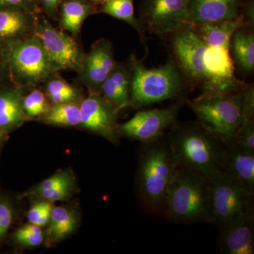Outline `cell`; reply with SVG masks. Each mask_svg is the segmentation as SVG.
Masks as SVG:
<instances>
[{
    "mask_svg": "<svg viewBox=\"0 0 254 254\" xmlns=\"http://www.w3.org/2000/svg\"><path fill=\"white\" fill-rule=\"evenodd\" d=\"M245 24L243 14L220 22L191 26L204 41L206 83L202 93H226L240 91L245 86L235 75L230 54V40L234 32Z\"/></svg>",
    "mask_w": 254,
    "mask_h": 254,
    "instance_id": "cell-1",
    "label": "cell"
},
{
    "mask_svg": "<svg viewBox=\"0 0 254 254\" xmlns=\"http://www.w3.org/2000/svg\"><path fill=\"white\" fill-rule=\"evenodd\" d=\"M179 168L168 138L143 143L137 170V190L145 212L163 215L170 182Z\"/></svg>",
    "mask_w": 254,
    "mask_h": 254,
    "instance_id": "cell-2",
    "label": "cell"
},
{
    "mask_svg": "<svg viewBox=\"0 0 254 254\" xmlns=\"http://www.w3.org/2000/svg\"><path fill=\"white\" fill-rule=\"evenodd\" d=\"M163 215L177 224L210 223L207 179L179 167L168 187Z\"/></svg>",
    "mask_w": 254,
    "mask_h": 254,
    "instance_id": "cell-3",
    "label": "cell"
},
{
    "mask_svg": "<svg viewBox=\"0 0 254 254\" xmlns=\"http://www.w3.org/2000/svg\"><path fill=\"white\" fill-rule=\"evenodd\" d=\"M173 126L168 138L179 167L190 169L206 179L222 170L224 146L199 124Z\"/></svg>",
    "mask_w": 254,
    "mask_h": 254,
    "instance_id": "cell-4",
    "label": "cell"
},
{
    "mask_svg": "<svg viewBox=\"0 0 254 254\" xmlns=\"http://www.w3.org/2000/svg\"><path fill=\"white\" fill-rule=\"evenodd\" d=\"M242 88L226 93H202L188 101L200 127L223 146L234 143L244 120Z\"/></svg>",
    "mask_w": 254,
    "mask_h": 254,
    "instance_id": "cell-5",
    "label": "cell"
},
{
    "mask_svg": "<svg viewBox=\"0 0 254 254\" xmlns=\"http://www.w3.org/2000/svg\"><path fill=\"white\" fill-rule=\"evenodd\" d=\"M132 71L131 107L139 109L164 100L178 98L184 91L181 71L173 62L148 68L134 55L130 58Z\"/></svg>",
    "mask_w": 254,
    "mask_h": 254,
    "instance_id": "cell-6",
    "label": "cell"
},
{
    "mask_svg": "<svg viewBox=\"0 0 254 254\" xmlns=\"http://www.w3.org/2000/svg\"><path fill=\"white\" fill-rule=\"evenodd\" d=\"M210 223L219 231L254 212V195L237 177L224 170L207 179Z\"/></svg>",
    "mask_w": 254,
    "mask_h": 254,
    "instance_id": "cell-7",
    "label": "cell"
},
{
    "mask_svg": "<svg viewBox=\"0 0 254 254\" xmlns=\"http://www.w3.org/2000/svg\"><path fill=\"white\" fill-rule=\"evenodd\" d=\"M0 49L9 78L20 87L36 86L57 73L36 35L9 42Z\"/></svg>",
    "mask_w": 254,
    "mask_h": 254,
    "instance_id": "cell-8",
    "label": "cell"
},
{
    "mask_svg": "<svg viewBox=\"0 0 254 254\" xmlns=\"http://www.w3.org/2000/svg\"><path fill=\"white\" fill-rule=\"evenodd\" d=\"M35 35L41 41L53 67L59 70H78L84 54L72 37L57 29L45 19L37 21Z\"/></svg>",
    "mask_w": 254,
    "mask_h": 254,
    "instance_id": "cell-9",
    "label": "cell"
},
{
    "mask_svg": "<svg viewBox=\"0 0 254 254\" xmlns=\"http://www.w3.org/2000/svg\"><path fill=\"white\" fill-rule=\"evenodd\" d=\"M182 103H177L165 109L138 112L126 123L118 125L119 134L132 140L148 143L163 136L169 127L176 121Z\"/></svg>",
    "mask_w": 254,
    "mask_h": 254,
    "instance_id": "cell-10",
    "label": "cell"
},
{
    "mask_svg": "<svg viewBox=\"0 0 254 254\" xmlns=\"http://www.w3.org/2000/svg\"><path fill=\"white\" fill-rule=\"evenodd\" d=\"M141 16L155 34L176 33L190 25L188 0H143Z\"/></svg>",
    "mask_w": 254,
    "mask_h": 254,
    "instance_id": "cell-11",
    "label": "cell"
},
{
    "mask_svg": "<svg viewBox=\"0 0 254 254\" xmlns=\"http://www.w3.org/2000/svg\"><path fill=\"white\" fill-rule=\"evenodd\" d=\"M175 33L173 50L179 66L190 79L203 88L206 83L204 41L191 26Z\"/></svg>",
    "mask_w": 254,
    "mask_h": 254,
    "instance_id": "cell-12",
    "label": "cell"
},
{
    "mask_svg": "<svg viewBox=\"0 0 254 254\" xmlns=\"http://www.w3.org/2000/svg\"><path fill=\"white\" fill-rule=\"evenodd\" d=\"M118 113V110L103 95L98 92L91 91L80 105V125L117 144L119 140Z\"/></svg>",
    "mask_w": 254,
    "mask_h": 254,
    "instance_id": "cell-13",
    "label": "cell"
},
{
    "mask_svg": "<svg viewBox=\"0 0 254 254\" xmlns=\"http://www.w3.org/2000/svg\"><path fill=\"white\" fill-rule=\"evenodd\" d=\"M117 63L113 45L108 40L102 38L83 56L78 70L80 81L91 91L99 92L100 86L113 71Z\"/></svg>",
    "mask_w": 254,
    "mask_h": 254,
    "instance_id": "cell-14",
    "label": "cell"
},
{
    "mask_svg": "<svg viewBox=\"0 0 254 254\" xmlns=\"http://www.w3.org/2000/svg\"><path fill=\"white\" fill-rule=\"evenodd\" d=\"M241 7L242 0H188L189 26L235 19Z\"/></svg>",
    "mask_w": 254,
    "mask_h": 254,
    "instance_id": "cell-15",
    "label": "cell"
},
{
    "mask_svg": "<svg viewBox=\"0 0 254 254\" xmlns=\"http://www.w3.org/2000/svg\"><path fill=\"white\" fill-rule=\"evenodd\" d=\"M36 14L12 6L0 7V46L35 35Z\"/></svg>",
    "mask_w": 254,
    "mask_h": 254,
    "instance_id": "cell-16",
    "label": "cell"
},
{
    "mask_svg": "<svg viewBox=\"0 0 254 254\" xmlns=\"http://www.w3.org/2000/svg\"><path fill=\"white\" fill-rule=\"evenodd\" d=\"M219 247L223 254H254V212L220 230Z\"/></svg>",
    "mask_w": 254,
    "mask_h": 254,
    "instance_id": "cell-17",
    "label": "cell"
},
{
    "mask_svg": "<svg viewBox=\"0 0 254 254\" xmlns=\"http://www.w3.org/2000/svg\"><path fill=\"white\" fill-rule=\"evenodd\" d=\"M131 62L117 63L116 66L100 86V92L118 111L131 107L130 86Z\"/></svg>",
    "mask_w": 254,
    "mask_h": 254,
    "instance_id": "cell-18",
    "label": "cell"
},
{
    "mask_svg": "<svg viewBox=\"0 0 254 254\" xmlns=\"http://www.w3.org/2000/svg\"><path fill=\"white\" fill-rule=\"evenodd\" d=\"M222 169L242 182L254 195V153L230 144L224 146Z\"/></svg>",
    "mask_w": 254,
    "mask_h": 254,
    "instance_id": "cell-19",
    "label": "cell"
},
{
    "mask_svg": "<svg viewBox=\"0 0 254 254\" xmlns=\"http://www.w3.org/2000/svg\"><path fill=\"white\" fill-rule=\"evenodd\" d=\"M22 100L20 88L0 89V129L4 133L18 128L26 121Z\"/></svg>",
    "mask_w": 254,
    "mask_h": 254,
    "instance_id": "cell-20",
    "label": "cell"
},
{
    "mask_svg": "<svg viewBox=\"0 0 254 254\" xmlns=\"http://www.w3.org/2000/svg\"><path fill=\"white\" fill-rule=\"evenodd\" d=\"M230 54L234 63L245 72L254 68V35L246 28V23L234 32L230 40Z\"/></svg>",
    "mask_w": 254,
    "mask_h": 254,
    "instance_id": "cell-21",
    "label": "cell"
},
{
    "mask_svg": "<svg viewBox=\"0 0 254 254\" xmlns=\"http://www.w3.org/2000/svg\"><path fill=\"white\" fill-rule=\"evenodd\" d=\"M60 7V26L73 36H77L85 20L95 11L86 0H64Z\"/></svg>",
    "mask_w": 254,
    "mask_h": 254,
    "instance_id": "cell-22",
    "label": "cell"
},
{
    "mask_svg": "<svg viewBox=\"0 0 254 254\" xmlns=\"http://www.w3.org/2000/svg\"><path fill=\"white\" fill-rule=\"evenodd\" d=\"M48 241L55 243L71 233L76 227V221L72 212L64 207H53L49 220Z\"/></svg>",
    "mask_w": 254,
    "mask_h": 254,
    "instance_id": "cell-23",
    "label": "cell"
},
{
    "mask_svg": "<svg viewBox=\"0 0 254 254\" xmlns=\"http://www.w3.org/2000/svg\"><path fill=\"white\" fill-rule=\"evenodd\" d=\"M43 116L45 123L56 126L75 127L81 125L80 106L75 103L54 104Z\"/></svg>",
    "mask_w": 254,
    "mask_h": 254,
    "instance_id": "cell-24",
    "label": "cell"
},
{
    "mask_svg": "<svg viewBox=\"0 0 254 254\" xmlns=\"http://www.w3.org/2000/svg\"><path fill=\"white\" fill-rule=\"evenodd\" d=\"M101 11L115 18L125 21L143 36V25L134 15L133 0H105Z\"/></svg>",
    "mask_w": 254,
    "mask_h": 254,
    "instance_id": "cell-25",
    "label": "cell"
},
{
    "mask_svg": "<svg viewBox=\"0 0 254 254\" xmlns=\"http://www.w3.org/2000/svg\"><path fill=\"white\" fill-rule=\"evenodd\" d=\"M55 75L46 81L47 93L53 104L74 103L79 98V91L64 80L57 77Z\"/></svg>",
    "mask_w": 254,
    "mask_h": 254,
    "instance_id": "cell-26",
    "label": "cell"
},
{
    "mask_svg": "<svg viewBox=\"0 0 254 254\" xmlns=\"http://www.w3.org/2000/svg\"><path fill=\"white\" fill-rule=\"evenodd\" d=\"M22 108L26 118H34L44 115L49 109V106L44 93L35 89L23 97Z\"/></svg>",
    "mask_w": 254,
    "mask_h": 254,
    "instance_id": "cell-27",
    "label": "cell"
},
{
    "mask_svg": "<svg viewBox=\"0 0 254 254\" xmlns=\"http://www.w3.org/2000/svg\"><path fill=\"white\" fill-rule=\"evenodd\" d=\"M13 237L19 245L27 247L39 246L44 240V235L41 227L31 223L18 229Z\"/></svg>",
    "mask_w": 254,
    "mask_h": 254,
    "instance_id": "cell-28",
    "label": "cell"
},
{
    "mask_svg": "<svg viewBox=\"0 0 254 254\" xmlns=\"http://www.w3.org/2000/svg\"><path fill=\"white\" fill-rule=\"evenodd\" d=\"M53 206L48 200L36 202L28 212L27 218L30 223L38 227H43L49 222Z\"/></svg>",
    "mask_w": 254,
    "mask_h": 254,
    "instance_id": "cell-29",
    "label": "cell"
},
{
    "mask_svg": "<svg viewBox=\"0 0 254 254\" xmlns=\"http://www.w3.org/2000/svg\"><path fill=\"white\" fill-rule=\"evenodd\" d=\"M232 144L254 153V120L244 119L236 138Z\"/></svg>",
    "mask_w": 254,
    "mask_h": 254,
    "instance_id": "cell-30",
    "label": "cell"
},
{
    "mask_svg": "<svg viewBox=\"0 0 254 254\" xmlns=\"http://www.w3.org/2000/svg\"><path fill=\"white\" fill-rule=\"evenodd\" d=\"M73 181H74V179H73L72 174L70 172H60V173L55 174L53 176L46 179L39 185H38L36 188L25 193L23 196H35L37 193L43 191V190H50V189L54 188V187L63 185V184Z\"/></svg>",
    "mask_w": 254,
    "mask_h": 254,
    "instance_id": "cell-31",
    "label": "cell"
},
{
    "mask_svg": "<svg viewBox=\"0 0 254 254\" xmlns=\"http://www.w3.org/2000/svg\"><path fill=\"white\" fill-rule=\"evenodd\" d=\"M73 182H68L50 190L39 192L35 196L39 197L42 199L50 202L64 200L69 196L71 190H73Z\"/></svg>",
    "mask_w": 254,
    "mask_h": 254,
    "instance_id": "cell-32",
    "label": "cell"
},
{
    "mask_svg": "<svg viewBox=\"0 0 254 254\" xmlns=\"http://www.w3.org/2000/svg\"><path fill=\"white\" fill-rule=\"evenodd\" d=\"M14 213L11 203L5 198H0V242L9 231Z\"/></svg>",
    "mask_w": 254,
    "mask_h": 254,
    "instance_id": "cell-33",
    "label": "cell"
},
{
    "mask_svg": "<svg viewBox=\"0 0 254 254\" xmlns=\"http://www.w3.org/2000/svg\"><path fill=\"white\" fill-rule=\"evenodd\" d=\"M242 113L244 119H254V85L245 84L242 88Z\"/></svg>",
    "mask_w": 254,
    "mask_h": 254,
    "instance_id": "cell-34",
    "label": "cell"
},
{
    "mask_svg": "<svg viewBox=\"0 0 254 254\" xmlns=\"http://www.w3.org/2000/svg\"><path fill=\"white\" fill-rule=\"evenodd\" d=\"M3 6L20 8L36 14L40 11L38 0H0V7Z\"/></svg>",
    "mask_w": 254,
    "mask_h": 254,
    "instance_id": "cell-35",
    "label": "cell"
},
{
    "mask_svg": "<svg viewBox=\"0 0 254 254\" xmlns=\"http://www.w3.org/2000/svg\"><path fill=\"white\" fill-rule=\"evenodd\" d=\"M45 11L50 16H54L64 0H38Z\"/></svg>",
    "mask_w": 254,
    "mask_h": 254,
    "instance_id": "cell-36",
    "label": "cell"
},
{
    "mask_svg": "<svg viewBox=\"0 0 254 254\" xmlns=\"http://www.w3.org/2000/svg\"><path fill=\"white\" fill-rule=\"evenodd\" d=\"M7 77H9V71L0 49V84Z\"/></svg>",
    "mask_w": 254,
    "mask_h": 254,
    "instance_id": "cell-37",
    "label": "cell"
},
{
    "mask_svg": "<svg viewBox=\"0 0 254 254\" xmlns=\"http://www.w3.org/2000/svg\"><path fill=\"white\" fill-rule=\"evenodd\" d=\"M6 134V133H4V131H2L0 129V147H1V144H2L3 142L4 141Z\"/></svg>",
    "mask_w": 254,
    "mask_h": 254,
    "instance_id": "cell-38",
    "label": "cell"
},
{
    "mask_svg": "<svg viewBox=\"0 0 254 254\" xmlns=\"http://www.w3.org/2000/svg\"><path fill=\"white\" fill-rule=\"evenodd\" d=\"M91 1H93V2L103 3L105 0H91Z\"/></svg>",
    "mask_w": 254,
    "mask_h": 254,
    "instance_id": "cell-39",
    "label": "cell"
}]
</instances>
